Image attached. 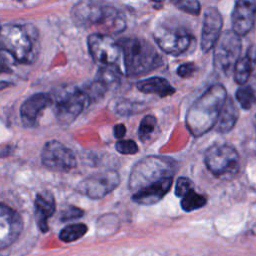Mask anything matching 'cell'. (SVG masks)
Instances as JSON below:
<instances>
[{"label": "cell", "instance_id": "cell-8", "mask_svg": "<svg viewBox=\"0 0 256 256\" xmlns=\"http://www.w3.org/2000/svg\"><path fill=\"white\" fill-rule=\"evenodd\" d=\"M55 104V114L61 124L73 122L83 109L90 103L83 90L78 88H68L59 92L52 98Z\"/></svg>", "mask_w": 256, "mask_h": 256}, {"label": "cell", "instance_id": "cell-28", "mask_svg": "<svg viewBox=\"0 0 256 256\" xmlns=\"http://www.w3.org/2000/svg\"><path fill=\"white\" fill-rule=\"evenodd\" d=\"M115 148L120 154H124V155H132V154L137 153L139 150L136 142L131 139L118 140L115 144Z\"/></svg>", "mask_w": 256, "mask_h": 256}, {"label": "cell", "instance_id": "cell-3", "mask_svg": "<svg viewBox=\"0 0 256 256\" xmlns=\"http://www.w3.org/2000/svg\"><path fill=\"white\" fill-rule=\"evenodd\" d=\"M123 55L127 76L144 75L162 65V58L149 42L137 37H126L118 41Z\"/></svg>", "mask_w": 256, "mask_h": 256}, {"label": "cell", "instance_id": "cell-5", "mask_svg": "<svg viewBox=\"0 0 256 256\" xmlns=\"http://www.w3.org/2000/svg\"><path fill=\"white\" fill-rule=\"evenodd\" d=\"M175 166L174 160L169 157H145L133 167L129 177V187L135 192L163 178L173 177Z\"/></svg>", "mask_w": 256, "mask_h": 256}, {"label": "cell", "instance_id": "cell-16", "mask_svg": "<svg viewBox=\"0 0 256 256\" xmlns=\"http://www.w3.org/2000/svg\"><path fill=\"white\" fill-rule=\"evenodd\" d=\"M173 177H166L150 185H147L132 195L134 202L141 205H153L159 202L170 190L172 185Z\"/></svg>", "mask_w": 256, "mask_h": 256}, {"label": "cell", "instance_id": "cell-33", "mask_svg": "<svg viewBox=\"0 0 256 256\" xmlns=\"http://www.w3.org/2000/svg\"><path fill=\"white\" fill-rule=\"evenodd\" d=\"M113 132H114V136L117 139H122L125 134H126V127L124 126V124H117L114 126L113 128Z\"/></svg>", "mask_w": 256, "mask_h": 256}, {"label": "cell", "instance_id": "cell-24", "mask_svg": "<svg viewBox=\"0 0 256 256\" xmlns=\"http://www.w3.org/2000/svg\"><path fill=\"white\" fill-rule=\"evenodd\" d=\"M87 232V226L83 223H76L69 226H66L62 231L60 232V239L66 243L73 242L82 236Z\"/></svg>", "mask_w": 256, "mask_h": 256}, {"label": "cell", "instance_id": "cell-1", "mask_svg": "<svg viewBox=\"0 0 256 256\" xmlns=\"http://www.w3.org/2000/svg\"><path fill=\"white\" fill-rule=\"evenodd\" d=\"M71 15L76 25L83 28H94L96 33L100 34H117L126 28V19L121 11L91 0L77 3L73 7Z\"/></svg>", "mask_w": 256, "mask_h": 256}, {"label": "cell", "instance_id": "cell-11", "mask_svg": "<svg viewBox=\"0 0 256 256\" xmlns=\"http://www.w3.org/2000/svg\"><path fill=\"white\" fill-rule=\"evenodd\" d=\"M119 183L120 177L116 171L97 172L84 179L78 185V191L91 199H100L112 192Z\"/></svg>", "mask_w": 256, "mask_h": 256}, {"label": "cell", "instance_id": "cell-22", "mask_svg": "<svg viewBox=\"0 0 256 256\" xmlns=\"http://www.w3.org/2000/svg\"><path fill=\"white\" fill-rule=\"evenodd\" d=\"M206 204L204 195L195 192L193 189L181 197V208L186 212L200 209Z\"/></svg>", "mask_w": 256, "mask_h": 256}, {"label": "cell", "instance_id": "cell-2", "mask_svg": "<svg viewBox=\"0 0 256 256\" xmlns=\"http://www.w3.org/2000/svg\"><path fill=\"white\" fill-rule=\"evenodd\" d=\"M226 98L225 87L215 84L190 106L186 114V126L193 136H201L216 125Z\"/></svg>", "mask_w": 256, "mask_h": 256}, {"label": "cell", "instance_id": "cell-21", "mask_svg": "<svg viewBox=\"0 0 256 256\" xmlns=\"http://www.w3.org/2000/svg\"><path fill=\"white\" fill-rule=\"evenodd\" d=\"M238 115L239 112L236 104L231 98L227 97L215 125L217 132L227 133L230 130H232V128L235 126L237 122Z\"/></svg>", "mask_w": 256, "mask_h": 256}, {"label": "cell", "instance_id": "cell-27", "mask_svg": "<svg viewBox=\"0 0 256 256\" xmlns=\"http://www.w3.org/2000/svg\"><path fill=\"white\" fill-rule=\"evenodd\" d=\"M171 3L179 10L191 15H198L201 10L198 0H171Z\"/></svg>", "mask_w": 256, "mask_h": 256}, {"label": "cell", "instance_id": "cell-31", "mask_svg": "<svg viewBox=\"0 0 256 256\" xmlns=\"http://www.w3.org/2000/svg\"><path fill=\"white\" fill-rule=\"evenodd\" d=\"M196 67L193 63H184L177 68L178 76L182 78H189L195 73Z\"/></svg>", "mask_w": 256, "mask_h": 256}, {"label": "cell", "instance_id": "cell-6", "mask_svg": "<svg viewBox=\"0 0 256 256\" xmlns=\"http://www.w3.org/2000/svg\"><path fill=\"white\" fill-rule=\"evenodd\" d=\"M207 169L217 177L230 178L239 170L240 158L234 147L216 144L207 149L204 156Z\"/></svg>", "mask_w": 256, "mask_h": 256}, {"label": "cell", "instance_id": "cell-7", "mask_svg": "<svg viewBox=\"0 0 256 256\" xmlns=\"http://www.w3.org/2000/svg\"><path fill=\"white\" fill-rule=\"evenodd\" d=\"M241 36L233 30L224 31L214 45V67L225 74H229L240 58Z\"/></svg>", "mask_w": 256, "mask_h": 256}, {"label": "cell", "instance_id": "cell-29", "mask_svg": "<svg viewBox=\"0 0 256 256\" xmlns=\"http://www.w3.org/2000/svg\"><path fill=\"white\" fill-rule=\"evenodd\" d=\"M192 189H193L192 181L186 177H180L178 178L175 185V195L181 198Z\"/></svg>", "mask_w": 256, "mask_h": 256}, {"label": "cell", "instance_id": "cell-25", "mask_svg": "<svg viewBox=\"0 0 256 256\" xmlns=\"http://www.w3.org/2000/svg\"><path fill=\"white\" fill-rule=\"evenodd\" d=\"M237 102L243 109H250L256 102V94L249 85H243L236 91Z\"/></svg>", "mask_w": 256, "mask_h": 256}, {"label": "cell", "instance_id": "cell-30", "mask_svg": "<svg viewBox=\"0 0 256 256\" xmlns=\"http://www.w3.org/2000/svg\"><path fill=\"white\" fill-rule=\"evenodd\" d=\"M83 216V210L75 207V206H70L68 209L64 210L61 215V220L62 221H68V220H73L77 219Z\"/></svg>", "mask_w": 256, "mask_h": 256}, {"label": "cell", "instance_id": "cell-23", "mask_svg": "<svg viewBox=\"0 0 256 256\" xmlns=\"http://www.w3.org/2000/svg\"><path fill=\"white\" fill-rule=\"evenodd\" d=\"M96 80L101 82L108 90L109 88L114 87L119 83V72L114 65L101 66L98 71Z\"/></svg>", "mask_w": 256, "mask_h": 256}, {"label": "cell", "instance_id": "cell-15", "mask_svg": "<svg viewBox=\"0 0 256 256\" xmlns=\"http://www.w3.org/2000/svg\"><path fill=\"white\" fill-rule=\"evenodd\" d=\"M222 24L223 19L220 12L215 7H208L204 12L201 33V48L203 52H208L213 49L221 35Z\"/></svg>", "mask_w": 256, "mask_h": 256}, {"label": "cell", "instance_id": "cell-35", "mask_svg": "<svg viewBox=\"0 0 256 256\" xmlns=\"http://www.w3.org/2000/svg\"><path fill=\"white\" fill-rule=\"evenodd\" d=\"M254 124H255V127H256V116H255V119H254Z\"/></svg>", "mask_w": 256, "mask_h": 256}, {"label": "cell", "instance_id": "cell-20", "mask_svg": "<svg viewBox=\"0 0 256 256\" xmlns=\"http://www.w3.org/2000/svg\"><path fill=\"white\" fill-rule=\"evenodd\" d=\"M137 89L146 94H155L159 97H166L172 95L175 92L174 87L162 77H150L139 81Z\"/></svg>", "mask_w": 256, "mask_h": 256}, {"label": "cell", "instance_id": "cell-26", "mask_svg": "<svg viewBox=\"0 0 256 256\" xmlns=\"http://www.w3.org/2000/svg\"><path fill=\"white\" fill-rule=\"evenodd\" d=\"M156 124L157 120L153 115H146L142 118L138 129V136L141 141L146 142L151 138L156 128Z\"/></svg>", "mask_w": 256, "mask_h": 256}, {"label": "cell", "instance_id": "cell-13", "mask_svg": "<svg viewBox=\"0 0 256 256\" xmlns=\"http://www.w3.org/2000/svg\"><path fill=\"white\" fill-rule=\"evenodd\" d=\"M23 228L20 215L9 206L0 203V249L13 244Z\"/></svg>", "mask_w": 256, "mask_h": 256}, {"label": "cell", "instance_id": "cell-17", "mask_svg": "<svg viewBox=\"0 0 256 256\" xmlns=\"http://www.w3.org/2000/svg\"><path fill=\"white\" fill-rule=\"evenodd\" d=\"M52 103V97L46 93H37L30 96L21 106L20 114L25 122L33 123L39 113Z\"/></svg>", "mask_w": 256, "mask_h": 256}, {"label": "cell", "instance_id": "cell-18", "mask_svg": "<svg viewBox=\"0 0 256 256\" xmlns=\"http://www.w3.org/2000/svg\"><path fill=\"white\" fill-rule=\"evenodd\" d=\"M55 212V200L51 192L43 191L37 194L35 199V217L39 229L42 232L48 230L47 218Z\"/></svg>", "mask_w": 256, "mask_h": 256}, {"label": "cell", "instance_id": "cell-14", "mask_svg": "<svg viewBox=\"0 0 256 256\" xmlns=\"http://www.w3.org/2000/svg\"><path fill=\"white\" fill-rule=\"evenodd\" d=\"M256 0H237L231 17L232 30L239 36L246 35L254 25Z\"/></svg>", "mask_w": 256, "mask_h": 256}, {"label": "cell", "instance_id": "cell-4", "mask_svg": "<svg viewBox=\"0 0 256 256\" xmlns=\"http://www.w3.org/2000/svg\"><path fill=\"white\" fill-rule=\"evenodd\" d=\"M37 39V31L29 25L6 24L0 28V47L21 63H32L36 59Z\"/></svg>", "mask_w": 256, "mask_h": 256}, {"label": "cell", "instance_id": "cell-9", "mask_svg": "<svg viewBox=\"0 0 256 256\" xmlns=\"http://www.w3.org/2000/svg\"><path fill=\"white\" fill-rule=\"evenodd\" d=\"M154 39L162 51L174 56L184 53L192 42L191 35L184 29L167 26L158 27Z\"/></svg>", "mask_w": 256, "mask_h": 256}, {"label": "cell", "instance_id": "cell-12", "mask_svg": "<svg viewBox=\"0 0 256 256\" xmlns=\"http://www.w3.org/2000/svg\"><path fill=\"white\" fill-rule=\"evenodd\" d=\"M89 52L96 63L100 66L115 65L121 50L118 42L110 35L93 33L88 37Z\"/></svg>", "mask_w": 256, "mask_h": 256}, {"label": "cell", "instance_id": "cell-19", "mask_svg": "<svg viewBox=\"0 0 256 256\" xmlns=\"http://www.w3.org/2000/svg\"><path fill=\"white\" fill-rule=\"evenodd\" d=\"M256 65V45H251L245 56L239 58L234 66V79L239 85H245Z\"/></svg>", "mask_w": 256, "mask_h": 256}, {"label": "cell", "instance_id": "cell-34", "mask_svg": "<svg viewBox=\"0 0 256 256\" xmlns=\"http://www.w3.org/2000/svg\"><path fill=\"white\" fill-rule=\"evenodd\" d=\"M153 3H156V5L157 4H161V3H163L165 0H151Z\"/></svg>", "mask_w": 256, "mask_h": 256}, {"label": "cell", "instance_id": "cell-10", "mask_svg": "<svg viewBox=\"0 0 256 256\" xmlns=\"http://www.w3.org/2000/svg\"><path fill=\"white\" fill-rule=\"evenodd\" d=\"M41 161L48 169L59 172H68L76 166L73 152L57 140H51L44 145Z\"/></svg>", "mask_w": 256, "mask_h": 256}, {"label": "cell", "instance_id": "cell-32", "mask_svg": "<svg viewBox=\"0 0 256 256\" xmlns=\"http://www.w3.org/2000/svg\"><path fill=\"white\" fill-rule=\"evenodd\" d=\"M10 58H13L8 52L0 47V73L8 72L10 70ZM14 59V58H13Z\"/></svg>", "mask_w": 256, "mask_h": 256}]
</instances>
